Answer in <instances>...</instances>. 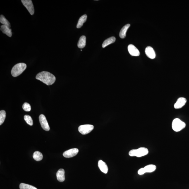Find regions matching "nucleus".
I'll return each instance as SVG.
<instances>
[{"mask_svg": "<svg viewBox=\"0 0 189 189\" xmlns=\"http://www.w3.org/2000/svg\"><path fill=\"white\" fill-rule=\"evenodd\" d=\"M36 79L40 81L47 85H51L55 82L56 78L50 72L43 71L38 74L36 75Z\"/></svg>", "mask_w": 189, "mask_h": 189, "instance_id": "nucleus-1", "label": "nucleus"}, {"mask_svg": "<svg viewBox=\"0 0 189 189\" xmlns=\"http://www.w3.org/2000/svg\"><path fill=\"white\" fill-rule=\"evenodd\" d=\"M27 67V65L23 63H20L14 66L11 70L12 76L16 77L23 73Z\"/></svg>", "mask_w": 189, "mask_h": 189, "instance_id": "nucleus-2", "label": "nucleus"}, {"mask_svg": "<svg viewBox=\"0 0 189 189\" xmlns=\"http://www.w3.org/2000/svg\"><path fill=\"white\" fill-rule=\"evenodd\" d=\"M149 150L146 147H140L137 149H133L130 151L129 155L131 157L136 156L141 157L146 156L149 153Z\"/></svg>", "mask_w": 189, "mask_h": 189, "instance_id": "nucleus-3", "label": "nucleus"}, {"mask_svg": "<svg viewBox=\"0 0 189 189\" xmlns=\"http://www.w3.org/2000/svg\"><path fill=\"white\" fill-rule=\"evenodd\" d=\"M186 126L185 123L182 122L179 118H175L172 123V128L176 132L180 131L185 128Z\"/></svg>", "mask_w": 189, "mask_h": 189, "instance_id": "nucleus-4", "label": "nucleus"}, {"mask_svg": "<svg viewBox=\"0 0 189 189\" xmlns=\"http://www.w3.org/2000/svg\"><path fill=\"white\" fill-rule=\"evenodd\" d=\"M94 128L93 125L90 124L80 126L78 128V130L80 133L84 135H86L90 133Z\"/></svg>", "mask_w": 189, "mask_h": 189, "instance_id": "nucleus-5", "label": "nucleus"}, {"mask_svg": "<svg viewBox=\"0 0 189 189\" xmlns=\"http://www.w3.org/2000/svg\"><path fill=\"white\" fill-rule=\"evenodd\" d=\"M21 1L30 14L33 15L34 13V9L32 1L31 0H21Z\"/></svg>", "mask_w": 189, "mask_h": 189, "instance_id": "nucleus-6", "label": "nucleus"}, {"mask_svg": "<svg viewBox=\"0 0 189 189\" xmlns=\"http://www.w3.org/2000/svg\"><path fill=\"white\" fill-rule=\"evenodd\" d=\"M39 120L41 127L44 130L46 131H48L50 130V127H49L48 123L44 115L43 114L40 115L39 117Z\"/></svg>", "mask_w": 189, "mask_h": 189, "instance_id": "nucleus-7", "label": "nucleus"}, {"mask_svg": "<svg viewBox=\"0 0 189 189\" xmlns=\"http://www.w3.org/2000/svg\"><path fill=\"white\" fill-rule=\"evenodd\" d=\"M79 150L77 148L70 149L64 152L63 155L65 158H72L76 156L79 153Z\"/></svg>", "mask_w": 189, "mask_h": 189, "instance_id": "nucleus-8", "label": "nucleus"}, {"mask_svg": "<svg viewBox=\"0 0 189 189\" xmlns=\"http://www.w3.org/2000/svg\"><path fill=\"white\" fill-rule=\"evenodd\" d=\"M128 50L130 54L133 56H138L140 52L138 49L133 44H130L128 46Z\"/></svg>", "mask_w": 189, "mask_h": 189, "instance_id": "nucleus-9", "label": "nucleus"}, {"mask_svg": "<svg viewBox=\"0 0 189 189\" xmlns=\"http://www.w3.org/2000/svg\"><path fill=\"white\" fill-rule=\"evenodd\" d=\"M186 102L187 100L185 98L182 97L179 98L174 104V108L176 109L181 108L185 105Z\"/></svg>", "mask_w": 189, "mask_h": 189, "instance_id": "nucleus-10", "label": "nucleus"}, {"mask_svg": "<svg viewBox=\"0 0 189 189\" xmlns=\"http://www.w3.org/2000/svg\"><path fill=\"white\" fill-rule=\"evenodd\" d=\"M145 53L147 56L151 59H155L156 55L154 50L151 47L147 46L145 50Z\"/></svg>", "mask_w": 189, "mask_h": 189, "instance_id": "nucleus-11", "label": "nucleus"}, {"mask_svg": "<svg viewBox=\"0 0 189 189\" xmlns=\"http://www.w3.org/2000/svg\"><path fill=\"white\" fill-rule=\"evenodd\" d=\"M98 166L101 171L104 173L107 174L108 172V167L105 163L102 160H99L98 162Z\"/></svg>", "mask_w": 189, "mask_h": 189, "instance_id": "nucleus-12", "label": "nucleus"}, {"mask_svg": "<svg viewBox=\"0 0 189 189\" xmlns=\"http://www.w3.org/2000/svg\"><path fill=\"white\" fill-rule=\"evenodd\" d=\"M64 170L63 169H60L56 173L57 179L60 182H62L65 180Z\"/></svg>", "mask_w": 189, "mask_h": 189, "instance_id": "nucleus-13", "label": "nucleus"}, {"mask_svg": "<svg viewBox=\"0 0 189 189\" xmlns=\"http://www.w3.org/2000/svg\"><path fill=\"white\" fill-rule=\"evenodd\" d=\"M1 30L3 33L5 34L7 36L11 37L12 36V32L11 29L7 26L2 25L1 27Z\"/></svg>", "mask_w": 189, "mask_h": 189, "instance_id": "nucleus-14", "label": "nucleus"}, {"mask_svg": "<svg viewBox=\"0 0 189 189\" xmlns=\"http://www.w3.org/2000/svg\"><path fill=\"white\" fill-rule=\"evenodd\" d=\"M130 24H127L126 25L123 27L121 29L120 32L119 33V36L122 39H124L125 38L126 36V33H127V30H128L129 28L130 27Z\"/></svg>", "mask_w": 189, "mask_h": 189, "instance_id": "nucleus-15", "label": "nucleus"}, {"mask_svg": "<svg viewBox=\"0 0 189 189\" xmlns=\"http://www.w3.org/2000/svg\"><path fill=\"white\" fill-rule=\"evenodd\" d=\"M86 38L85 36H81L80 38L78 44V47L80 48H83L85 47L86 42Z\"/></svg>", "mask_w": 189, "mask_h": 189, "instance_id": "nucleus-16", "label": "nucleus"}, {"mask_svg": "<svg viewBox=\"0 0 189 189\" xmlns=\"http://www.w3.org/2000/svg\"><path fill=\"white\" fill-rule=\"evenodd\" d=\"M116 41V38L115 37H111L108 38L104 41L102 44V46L103 48H105L109 44H113Z\"/></svg>", "mask_w": 189, "mask_h": 189, "instance_id": "nucleus-17", "label": "nucleus"}, {"mask_svg": "<svg viewBox=\"0 0 189 189\" xmlns=\"http://www.w3.org/2000/svg\"><path fill=\"white\" fill-rule=\"evenodd\" d=\"M156 166L153 164L147 165L144 167L145 173L153 172L156 170Z\"/></svg>", "mask_w": 189, "mask_h": 189, "instance_id": "nucleus-18", "label": "nucleus"}, {"mask_svg": "<svg viewBox=\"0 0 189 189\" xmlns=\"http://www.w3.org/2000/svg\"><path fill=\"white\" fill-rule=\"evenodd\" d=\"M87 15H83L81 16L78 21L77 25L76 27L78 29L80 28L83 25V24L84 23L86 22L87 19Z\"/></svg>", "mask_w": 189, "mask_h": 189, "instance_id": "nucleus-19", "label": "nucleus"}, {"mask_svg": "<svg viewBox=\"0 0 189 189\" xmlns=\"http://www.w3.org/2000/svg\"><path fill=\"white\" fill-rule=\"evenodd\" d=\"M33 158L36 161H40L42 159L43 155L40 152L36 151L33 153Z\"/></svg>", "mask_w": 189, "mask_h": 189, "instance_id": "nucleus-20", "label": "nucleus"}, {"mask_svg": "<svg viewBox=\"0 0 189 189\" xmlns=\"http://www.w3.org/2000/svg\"><path fill=\"white\" fill-rule=\"evenodd\" d=\"M0 22L1 23L3 24V25H4L7 26L9 27H11V25L9 21H7V19H6L3 15H1L0 17Z\"/></svg>", "mask_w": 189, "mask_h": 189, "instance_id": "nucleus-21", "label": "nucleus"}, {"mask_svg": "<svg viewBox=\"0 0 189 189\" xmlns=\"http://www.w3.org/2000/svg\"><path fill=\"white\" fill-rule=\"evenodd\" d=\"M19 188L20 189H37L33 186L24 183L20 184Z\"/></svg>", "mask_w": 189, "mask_h": 189, "instance_id": "nucleus-22", "label": "nucleus"}, {"mask_svg": "<svg viewBox=\"0 0 189 189\" xmlns=\"http://www.w3.org/2000/svg\"><path fill=\"white\" fill-rule=\"evenodd\" d=\"M6 116V113L4 110L0 111V125H1L4 122Z\"/></svg>", "mask_w": 189, "mask_h": 189, "instance_id": "nucleus-23", "label": "nucleus"}, {"mask_svg": "<svg viewBox=\"0 0 189 189\" xmlns=\"http://www.w3.org/2000/svg\"><path fill=\"white\" fill-rule=\"evenodd\" d=\"M24 119L29 125L30 126L33 125V121L31 117L28 115H25L24 116Z\"/></svg>", "mask_w": 189, "mask_h": 189, "instance_id": "nucleus-24", "label": "nucleus"}, {"mask_svg": "<svg viewBox=\"0 0 189 189\" xmlns=\"http://www.w3.org/2000/svg\"><path fill=\"white\" fill-rule=\"evenodd\" d=\"M22 107L23 110L26 111H30L31 110V107L30 104L28 103H25L23 104Z\"/></svg>", "mask_w": 189, "mask_h": 189, "instance_id": "nucleus-25", "label": "nucleus"}, {"mask_svg": "<svg viewBox=\"0 0 189 189\" xmlns=\"http://www.w3.org/2000/svg\"><path fill=\"white\" fill-rule=\"evenodd\" d=\"M138 174L140 175H142L145 173V170L144 168H141L138 170Z\"/></svg>", "mask_w": 189, "mask_h": 189, "instance_id": "nucleus-26", "label": "nucleus"}]
</instances>
